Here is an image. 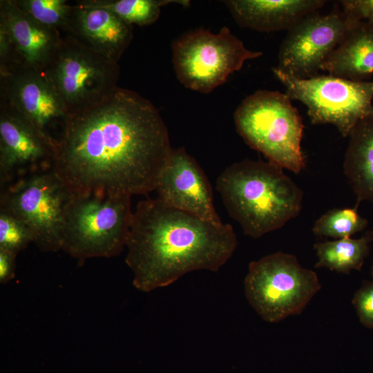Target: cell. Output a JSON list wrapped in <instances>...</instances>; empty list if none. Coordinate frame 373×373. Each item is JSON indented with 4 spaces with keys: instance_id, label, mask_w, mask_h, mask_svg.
I'll return each instance as SVG.
<instances>
[{
    "instance_id": "cell-24",
    "label": "cell",
    "mask_w": 373,
    "mask_h": 373,
    "mask_svg": "<svg viewBox=\"0 0 373 373\" xmlns=\"http://www.w3.org/2000/svg\"><path fill=\"white\" fill-rule=\"evenodd\" d=\"M33 242L29 229L19 219L0 209V249L15 256Z\"/></svg>"
},
{
    "instance_id": "cell-27",
    "label": "cell",
    "mask_w": 373,
    "mask_h": 373,
    "mask_svg": "<svg viewBox=\"0 0 373 373\" xmlns=\"http://www.w3.org/2000/svg\"><path fill=\"white\" fill-rule=\"evenodd\" d=\"M17 256L0 249V283L5 284L11 280L15 275V260Z\"/></svg>"
},
{
    "instance_id": "cell-2",
    "label": "cell",
    "mask_w": 373,
    "mask_h": 373,
    "mask_svg": "<svg viewBox=\"0 0 373 373\" xmlns=\"http://www.w3.org/2000/svg\"><path fill=\"white\" fill-rule=\"evenodd\" d=\"M237 245L231 224L213 223L157 198L147 199L133 211L126 263L135 287L149 292L193 271H218Z\"/></svg>"
},
{
    "instance_id": "cell-7",
    "label": "cell",
    "mask_w": 373,
    "mask_h": 373,
    "mask_svg": "<svg viewBox=\"0 0 373 373\" xmlns=\"http://www.w3.org/2000/svg\"><path fill=\"white\" fill-rule=\"evenodd\" d=\"M262 54L247 48L226 26L216 33L202 28L186 32L172 45L178 79L186 88L202 93H211L245 61Z\"/></svg>"
},
{
    "instance_id": "cell-5",
    "label": "cell",
    "mask_w": 373,
    "mask_h": 373,
    "mask_svg": "<svg viewBox=\"0 0 373 373\" xmlns=\"http://www.w3.org/2000/svg\"><path fill=\"white\" fill-rule=\"evenodd\" d=\"M131 198L73 193L65 210L61 249L79 262L119 254L133 214Z\"/></svg>"
},
{
    "instance_id": "cell-10",
    "label": "cell",
    "mask_w": 373,
    "mask_h": 373,
    "mask_svg": "<svg viewBox=\"0 0 373 373\" xmlns=\"http://www.w3.org/2000/svg\"><path fill=\"white\" fill-rule=\"evenodd\" d=\"M52 169L19 178L1 188L0 209L21 220L44 251L61 249L66 205L72 195Z\"/></svg>"
},
{
    "instance_id": "cell-25",
    "label": "cell",
    "mask_w": 373,
    "mask_h": 373,
    "mask_svg": "<svg viewBox=\"0 0 373 373\" xmlns=\"http://www.w3.org/2000/svg\"><path fill=\"white\" fill-rule=\"evenodd\" d=\"M352 304L360 322L373 329V280H365L355 292Z\"/></svg>"
},
{
    "instance_id": "cell-23",
    "label": "cell",
    "mask_w": 373,
    "mask_h": 373,
    "mask_svg": "<svg viewBox=\"0 0 373 373\" xmlns=\"http://www.w3.org/2000/svg\"><path fill=\"white\" fill-rule=\"evenodd\" d=\"M19 8L47 28L64 32L73 5L66 0H15Z\"/></svg>"
},
{
    "instance_id": "cell-19",
    "label": "cell",
    "mask_w": 373,
    "mask_h": 373,
    "mask_svg": "<svg viewBox=\"0 0 373 373\" xmlns=\"http://www.w3.org/2000/svg\"><path fill=\"white\" fill-rule=\"evenodd\" d=\"M343 172L356 197L373 203V115L360 120L349 135Z\"/></svg>"
},
{
    "instance_id": "cell-9",
    "label": "cell",
    "mask_w": 373,
    "mask_h": 373,
    "mask_svg": "<svg viewBox=\"0 0 373 373\" xmlns=\"http://www.w3.org/2000/svg\"><path fill=\"white\" fill-rule=\"evenodd\" d=\"M272 71L287 96L306 106L312 124H332L346 137L360 120L373 115V81L329 75L298 79L276 67Z\"/></svg>"
},
{
    "instance_id": "cell-15",
    "label": "cell",
    "mask_w": 373,
    "mask_h": 373,
    "mask_svg": "<svg viewBox=\"0 0 373 373\" xmlns=\"http://www.w3.org/2000/svg\"><path fill=\"white\" fill-rule=\"evenodd\" d=\"M155 190L160 201L205 220L221 223L213 204L209 181L184 148L172 150Z\"/></svg>"
},
{
    "instance_id": "cell-22",
    "label": "cell",
    "mask_w": 373,
    "mask_h": 373,
    "mask_svg": "<svg viewBox=\"0 0 373 373\" xmlns=\"http://www.w3.org/2000/svg\"><path fill=\"white\" fill-rule=\"evenodd\" d=\"M367 225V220L358 214L356 207L334 209L315 222L312 231L316 236L331 237L336 240L350 237L365 229Z\"/></svg>"
},
{
    "instance_id": "cell-17",
    "label": "cell",
    "mask_w": 373,
    "mask_h": 373,
    "mask_svg": "<svg viewBox=\"0 0 373 373\" xmlns=\"http://www.w3.org/2000/svg\"><path fill=\"white\" fill-rule=\"evenodd\" d=\"M324 0H229L224 4L241 26L260 32L289 30L326 3Z\"/></svg>"
},
{
    "instance_id": "cell-6",
    "label": "cell",
    "mask_w": 373,
    "mask_h": 373,
    "mask_svg": "<svg viewBox=\"0 0 373 373\" xmlns=\"http://www.w3.org/2000/svg\"><path fill=\"white\" fill-rule=\"evenodd\" d=\"M244 288L257 314L278 323L300 314L321 285L316 273L302 267L294 255L279 251L250 262Z\"/></svg>"
},
{
    "instance_id": "cell-4",
    "label": "cell",
    "mask_w": 373,
    "mask_h": 373,
    "mask_svg": "<svg viewBox=\"0 0 373 373\" xmlns=\"http://www.w3.org/2000/svg\"><path fill=\"white\" fill-rule=\"evenodd\" d=\"M285 93L258 90L236 108L234 123L251 149L295 173L305 166L301 150L304 125L298 110Z\"/></svg>"
},
{
    "instance_id": "cell-12",
    "label": "cell",
    "mask_w": 373,
    "mask_h": 373,
    "mask_svg": "<svg viewBox=\"0 0 373 373\" xmlns=\"http://www.w3.org/2000/svg\"><path fill=\"white\" fill-rule=\"evenodd\" d=\"M0 102L23 116L57 146L69 113L44 70L1 66Z\"/></svg>"
},
{
    "instance_id": "cell-26",
    "label": "cell",
    "mask_w": 373,
    "mask_h": 373,
    "mask_svg": "<svg viewBox=\"0 0 373 373\" xmlns=\"http://www.w3.org/2000/svg\"><path fill=\"white\" fill-rule=\"evenodd\" d=\"M339 2L343 12L349 20L373 23V0H343Z\"/></svg>"
},
{
    "instance_id": "cell-14",
    "label": "cell",
    "mask_w": 373,
    "mask_h": 373,
    "mask_svg": "<svg viewBox=\"0 0 373 373\" xmlns=\"http://www.w3.org/2000/svg\"><path fill=\"white\" fill-rule=\"evenodd\" d=\"M62 34L39 23L15 0L0 1V66L45 68Z\"/></svg>"
},
{
    "instance_id": "cell-18",
    "label": "cell",
    "mask_w": 373,
    "mask_h": 373,
    "mask_svg": "<svg viewBox=\"0 0 373 373\" xmlns=\"http://www.w3.org/2000/svg\"><path fill=\"white\" fill-rule=\"evenodd\" d=\"M321 70L352 81H369L373 75V23H355Z\"/></svg>"
},
{
    "instance_id": "cell-3",
    "label": "cell",
    "mask_w": 373,
    "mask_h": 373,
    "mask_svg": "<svg viewBox=\"0 0 373 373\" xmlns=\"http://www.w3.org/2000/svg\"><path fill=\"white\" fill-rule=\"evenodd\" d=\"M216 189L229 216L254 238L283 227L302 209L303 191L270 161L231 164L218 176Z\"/></svg>"
},
{
    "instance_id": "cell-11",
    "label": "cell",
    "mask_w": 373,
    "mask_h": 373,
    "mask_svg": "<svg viewBox=\"0 0 373 373\" xmlns=\"http://www.w3.org/2000/svg\"><path fill=\"white\" fill-rule=\"evenodd\" d=\"M356 23L349 20L338 3L325 15H309L287 31L276 67L295 78L318 75L323 64Z\"/></svg>"
},
{
    "instance_id": "cell-1",
    "label": "cell",
    "mask_w": 373,
    "mask_h": 373,
    "mask_svg": "<svg viewBox=\"0 0 373 373\" xmlns=\"http://www.w3.org/2000/svg\"><path fill=\"white\" fill-rule=\"evenodd\" d=\"M172 150L156 107L118 86L68 115L52 169L74 194L146 195L155 190Z\"/></svg>"
},
{
    "instance_id": "cell-28",
    "label": "cell",
    "mask_w": 373,
    "mask_h": 373,
    "mask_svg": "<svg viewBox=\"0 0 373 373\" xmlns=\"http://www.w3.org/2000/svg\"><path fill=\"white\" fill-rule=\"evenodd\" d=\"M370 274H371V276H372V277L373 278V263H372V265L371 266Z\"/></svg>"
},
{
    "instance_id": "cell-8",
    "label": "cell",
    "mask_w": 373,
    "mask_h": 373,
    "mask_svg": "<svg viewBox=\"0 0 373 373\" xmlns=\"http://www.w3.org/2000/svg\"><path fill=\"white\" fill-rule=\"evenodd\" d=\"M69 115L91 107L117 87L118 62L82 45L73 37L62 38L44 69Z\"/></svg>"
},
{
    "instance_id": "cell-16",
    "label": "cell",
    "mask_w": 373,
    "mask_h": 373,
    "mask_svg": "<svg viewBox=\"0 0 373 373\" xmlns=\"http://www.w3.org/2000/svg\"><path fill=\"white\" fill-rule=\"evenodd\" d=\"M62 35L118 62L133 39V26L113 12L75 3Z\"/></svg>"
},
{
    "instance_id": "cell-20",
    "label": "cell",
    "mask_w": 373,
    "mask_h": 373,
    "mask_svg": "<svg viewBox=\"0 0 373 373\" xmlns=\"http://www.w3.org/2000/svg\"><path fill=\"white\" fill-rule=\"evenodd\" d=\"M372 240L373 231H371L358 239L348 237L317 242L314 246L318 257L315 267H324L345 274L352 270H361Z\"/></svg>"
},
{
    "instance_id": "cell-21",
    "label": "cell",
    "mask_w": 373,
    "mask_h": 373,
    "mask_svg": "<svg viewBox=\"0 0 373 373\" xmlns=\"http://www.w3.org/2000/svg\"><path fill=\"white\" fill-rule=\"evenodd\" d=\"M77 3L108 10L131 26H149L155 22L160 15L161 8L170 3L184 6L189 1L174 0H82Z\"/></svg>"
},
{
    "instance_id": "cell-13",
    "label": "cell",
    "mask_w": 373,
    "mask_h": 373,
    "mask_svg": "<svg viewBox=\"0 0 373 373\" xmlns=\"http://www.w3.org/2000/svg\"><path fill=\"white\" fill-rule=\"evenodd\" d=\"M55 144L17 112L0 102L1 188L52 169Z\"/></svg>"
}]
</instances>
